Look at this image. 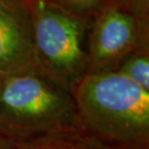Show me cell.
I'll list each match as a JSON object with an SVG mask.
<instances>
[{"mask_svg": "<svg viewBox=\"0 0 149 149\" xmlns=\"http://www.w3.org/2000/svg\"><path fill=\"white\" fill-rule=\"evenodd\" d=\"M72 94L83 131L104 146L147 147L149 91L109 70L87 73Z\"/></svg>", "mask_w": 149, "mask_h": 149, "instance_id": "obj_1", "label": "cell"}, {"mask_svg": "<svg viewBox=\"0 0 149 149\" xmlns=\"http://www.w3.org/2000/svg\"><path fill=\"white\" fill-rule=\"evenodd\" d=\"M83 130L70 89L42 74L2 79L0 135L16 144Z\"/></svg>", "mask_w": 149, "mask_h": 149, "instance_id": "obj_2", "label": "cell"}, {"mask_svg": "<svg viewBox=\"0 0 149 149\" xmlns=\"http://www.w3.org/2000/svg\"><path fill=\"white\" fill-rule=\"evenodd\" d=\"M37 55L45 74L73 91L89 72L85 49L89 19L50 0H28Z\"/></svg>", "mask_w": 149, "mask_h": 149, "instance_id": "obj_3", "label": "cell"}, {"mask_svg": "<svg viewBox=\"0 0 149 149\" xmlns=\"http://www.w3.org/2000/svg\"><path fill=\"white\" fill-rule=\"evenodd\" d=\"M139 39L136 15L122 4H107L96 15L89 33V72L113 70L136 52Z\"/></svg>", "mask_w": 149, "mask_h": 149, "instance_id": "obj_4", "label": "cell"}, {"mask_svg": "<svg viewBox=\"0 0 149 149\" xmlns=\"http://www.w3.org/2000/svg\"><path fill=\"white\" fill-rule=\"evenodd\" d=\"M26 73L47 76L35 47L30 5L28 0H0V77Z\"/></svg>", "mask_w": 149, "mask_h": 149, "instance_id": "obj_5", "label": "cell"}, {"mask_svg": "<svg viewBox=\"0 0 149 149\" xmlns=\"http://www.w3.org/2000/svg\"><path fill=\"white\" fill-rule=\"evenodd\" d=\"M83 130L59 133L17 144V149H106Z\"/></svg>", "mask_w": 149, "mask_h": 149, "instance_id": "obj_6", "label": "cell"}, {"mask_svg": "<svg viewBox=\"0 0 149 149\" xmlns=\"http://www.w3.org/2000/svg\"><path fill=\"white\" fill-rule=\"evenodd\" d=\"M115 71L149 91V57L147 52H133L118 65Z\"/></svg>", "mask_w": 149, "mask_h": 149, "instance_id": "obj_7", "label": "cell"}, {"mask_svg": "<svg viewBox=\"0 0 149 149\" xmlns=\"http://www.w3.org/2000/svg\"><path fill=\"white\" fill-rule=\"evenodd\" d=\"M74 15L90 19L107 5V0H50Z\"/></svg>", "mask_w": 149, "mask_h": 149, "instance_id": "obj_8", "label": "cell"}, {"mask_svg": "<svg viewBox=\"0 0 149 149\" xmlns=\"http://www.w3.org/2000/svg\"><path fill=\"white\" fill-rule=\"evenodd\" d=\"M0 149H17V144L0 135Z\"/></svg>", "mask_w": 149, "mask_h": 149, "instance_id": "obj_9", "label": "cell"}, {"mask_svg": "<svg viewBox=\"0 0 149 149\" xmlns=\"http://www.w3.org/2000/svg\"><path fill=\"white\" fill-rule=\"evenodd\" d=\"M1 85H2V79L0 77V89H1Z\"/></svg>", "mask_w": 149, "mask_h": 149, "instance_id": "obj_10", "label": "cell"}]
</instances>
